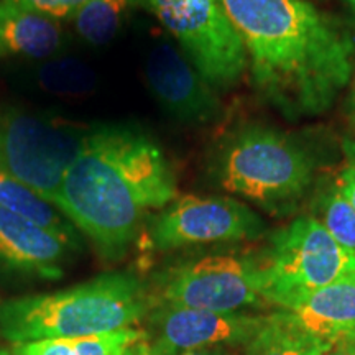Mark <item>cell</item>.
Returning <instances> with one entry per match:
<instances>
[{
    "instance_id": "3",
    "label": "cell",
    "mask_w": 355,
    "mask_h": 355,
    "mask_svg": "<svg viewBox=\"0 0 355 355\" xmlns=\"http://www.w3.org/2000/svg\"><path fill=\"white\" fill-rule=\"evenodd\" d=\"M150 298L135 275L117 272L69 290L0 304V334L15 344L128 329L145 316Z\"/></svg>"
},
{
    "instance_id": "20",
    "label": "cell",
    "mask_w": 355,
    "mask_h": 355,
    "mask_svg": "<svg viewBox=\"0 0 355 355\" xmlns=\"http://www.w3.org/2000/svg\"><path fill=\"white\" fill-rule=\"evenodd\" d=\"M321 224L332 239L355 257V211L336 186L324 191L319 198Z\"/></svg>"
},
{
    "instance_id": "30",
    "label": "cell",
    "mask_w": 355,
    "mask_h": 355,
    "mask_svg": "<svg viewBox=\"0 0 355 355\" xmlns=\"http://www.w3.org/2000/svg\"><path fill=\"white\" fill-rule=\"evenodd\" d=\"M350 334H354V336H355V327H354V329H352V331H350Z\"/></svg>"
},
{
    "instance_id": "6",
    "label": "cell",
    "mask_w": 355,
    "mask_h": 355,
    "mask_svg": "<svg viewBox=\"0 0 355 355\" xmlns=\"http://www.w3.org/2000/svg\"><path fill=\"white\" fill-rule=\"evenodd\" d=\"M261 296L279 309L300 296L355 273V257L314 217H298L273 235L259 265Z\"/></svg>"
},
{
    "instance_id": "29",
    "label": "cell",
    "mask_w": 355,
    "mask_h": 355,
    "mask_svg": "<svg viewBox=\"0 0 355 355\" xmlns=\"http://www.w3.org/2000/svg\"><path fill=\"white\" fill-rule=\"evenodd\" d=\"M0 355H15V354H13L12 350H7V349L0 347Z\"/></svg>"
},
{
    "instance_id": "24",
    "label": "cell",
    "mask_w": 355,
    "mask_h": 355,
    "mask_svg": "<svg viewBox=\"0 0 355 355\" xmlns=\"http://www.w3.org/2000/svg\"><path fill=\"white\" fill-rule=\"evenodd\" d=\"M122 355H155L152 350V345H150V340L146 334L144 332L139 339H135L133 343L125 349V352Z\"/></svg>"
},
{
    "instance_id": "2",
    "label": "cell",
    "mask_w": 355,
    "mask_h": 355,
    "mask_svg": "<svg viewBox=\"0 0 355 355\" xmlns=\"http://www.w3.org/2000/svg\"><path fill=\"white\" fill-rule=\"evenodd\" d=\"M170 159L144 128L94 123L53 206L94 242L104 259L125 254L145 216L176 199Z\"/></svg>"
},
{
    "instance_id": "14",
    "label": "cell",
    "mask_w": 355,
    "mask_h": 355,
    "mask_svg": "<svg viewBox=\"0 0 355 355\" xmlns=\"http://www.w3.org/2000/svg\"><path fill=\"white\" fill-rule=\"evenodd\" d=\"M66 43L58 20L0 0V60L48 61L63 55Z\"/></svg>"
},
{
    "instance_id": "21",
    "label": "cell",
    "mask_w": 355,
    "mask_h": 355,
    "mask_svg": "<svg viewBox=\"0 0 355 355\" xmlns=\"http://www.w3.org/2000/svg\"><path fill=\"white\" fill-rule=\"evenodd\" d=\"M21 8L42 13L55 20L74 19V15L86 6L89 0H3Z\"/></svg>"
},
{
    "instance_id": "16",
    "label": "cell",
    "mask_w": 355,
    "mask_h": 355,
    "mask_svg": "<svg viewBox=\"0 0 355 355\" xmlns=\"http://www.w3.org/2000/svg\"><path fill=\"white\" fill-rule=\"evenodd\" d=\"M334 343L300 329L277 311L245 347L247 355H326Z\"/></svg>"
},
{
    "instance_id": "5",
    "label": "cell",
    "mask_w": 355,
    "mask_h": 355,
    "mask_svg": "<svg viewBox=\"0 0 355 355\" xmlns=\"http://www.w3.org/2000/svg\"><path fill=\"white\" fill-rule=\"evenodd\" d=\"M92 125L37 110L0 107V170L53 204Z\"/></svg>"
},
{
    "instance_id": "13",
    "label": "cell",
    "mask_w": 355,
    "mask_h": 355,
    "mask_svg": "<svg viewBox=\"0 0 355 355\" xmlns=\"http://www.w3.org/2000/svg\"><path fill=\"white\" fill-rule=\"evenodd\" d=\"M279 313L309 334L337 340L355 327V273L300 296Z\"/></svg>"
},
{
    "instance_id": "8",
    "label": "cell",
    "mask_w": 355,
    "mask_h": 355,
    "mask_svg": "<svg viewBox=\"0 0 355 355\" xmlns=\"http://www.w3.org/2000/svg\"><path fill=\"white\" fill-rule=\"evenodd\" d=\"M159 296L180 308L237 313L263 301L259 263L234 255L202 257L170 270Z\"/></svg>"
},
{
    "instance_id": "18",
    "label": "cell",
    "mask_w": 355,
    "mask_h": 355,
    "mask_svg": "<svg viewBox=\"0 0 355 355\" xmlns=\"http://www.w3.org/2000/svg\"><path fill=\"white\" fill-rule=\"evenodd\" d=\"M139 6L140 0H89L74 15V28L86 43L104 46L117 37L130 12Z\"/></svg>"
},
{
    "instance_id": "12",
    "label": "cell",
    "mask_w": 355,
    "mask_h": 355,
    "mask_svg": "<svg viewBox=\"0 0 355 355\" xmlns=\"http://www.w3.org/2000/svg\"><path fill=\"white\" fill-rule=\"evenodd\" d=\"M73 250L76 248L50 230L0 207V260L10 268L60 278Z\"/></svg>"
},
{
    "instance_id": "26",
    "label": "cell",
    "mask_w": 355,
    "mask_h": 355,
    "mask_svg": "<svg viewBox=\"0 0 355 355\" xmlns=\"http://www.w3.org/2000/svg\"><path fill=\"white\" fill-rule=\"evenodd\" d=\"M178 355H227L222 349L209 347V349H196V350H188V352L178 354Z\"/></svg>"
},
{
    "instance_id": "22",
    "label": "cell",
    "mask_w": 355,
    "mask_h": 355,
    "mask_svg": "<svg viewBox=\"0 0 355 355\" xmlns=\"http://www.w3.org/2000/svg\"><path fill=\"white\" fill-rule=\"evenodd\" d=\"M347 155V153H345ZM337 188L344 194L345 199L350 202V206L355 211V157L347 155V165L340 171L339 181H337Z\"/></svg>"
},
{
    "instance_id": "23",
    "label": "cell",
    "mask_w": 355,
    "mask_h": 355,
    "mask_svg": "<svg viewBox=\"0 0 355 355\" xmlns=\"http://www.w3.org/2000/svg\"><path fill=\"white\" fill-rule=\"evenodd\" d=\"M326 355H355V336L349 332L339 337Z\"/></svg>"
},
{
    "instance_id": "9",
    "label": "cell",
    "mask_w": 355,
    "mask_h": 355,
    "mask_svg": "<svg viewBox=\"0 0 355 355\" xmlns=\"http://www.w3.org/2000/svg\"><path fill=\"white\" fill-rule=\"evenodd\" d=\"M263 230L260 217L245 204L222 196H183L170 202L150 224L158 250L254 239Z\"/></svg>"
},
{
    "instance_id": "4",
    "label": "cell",
    "mask_w": 355,
    "mask_h": 355,
    "mask_svg": "<svg viewBox=\"0 0 355 355\" xmlns=\"http://www.w3.org/2000/svg\"><path fill=\"white\" fill-rule=\"evenodd\" d=\"M316 165L313 152L290 133L245 125L222 141L212 163V178L229 193L266 209H278L304 196Z\"/></svg>"
},
{
    "instance_id": "10",
    "label": "cell",
    "mask_w": 355,
    "mask_h": 355,
    "mask_svg": "<svg viewBox=\"0 0 355 355\" xmlns=\"http://www.w3.org/2000/svg\"><path fill=\"white\" fill-rule=\"evenodd\" d=\"M268 316L180 308L163 303L150 316L155 355H178L220 344L247 345L263 329Z\"/></svg>"
},
{
    "instance_id": "11",
    "label": "cell",
    "mask_w": 355,
    "mask_h": 355,
    "mask_svg": "<svg viewBox=\"0 0 355 355\" xmlns=\"http://www.w3.org/2000/svg\"><path fill=\"white\" fill-rule=\"evenodd\" d=\"M145 81L158 105L184 123H207L219 117L220 102L180 46L158 42L145 61Z\"/></svg>"
},
{
    "instance_id": "1",
    "label": "cell",
    "mask_w": 355,
    "mask_h": 355,
    "mask_svg": "<svg viewBox=\"0 0 355 355\" xmlns=\"http://www.w3.org/2000/svg\"><path fill=\"white\" fill-rule=\"evenodd\" d=\"M259 94L286 119L332 107L352 79L355 40L308 0H219Z\"/></svg>"
},
{
    "instance_id": "25",
    "label": "cell",
    "mask_w": 355,
    "mask_h": 355,
    "mask_svg": "<svg viewBox=\"0 0 355 355\" xmlns=\"http://www.w3.org/2000/svg\"><path fill=\"white\" fill-rule=\"evenodd\" d=\"M349 117H350V123H352L355 130V78L352 79V86H350V92H349Z\"/></svg>"
},
{
    "instance_id": "28",
    "label": "cell",
    "mask_w": 355,
    "mask_h": 355,
    "mask_svg": "<svg viewBox=\"0 0 355 355\" xmlns=\"http://www.w3.org/2000/svg\"><path fill=\"white\" fill-rule=\"evenodd\" d=\"M343 2H344V6L347 7L350 15H352L354 20H355V0H343Z\"/></svg>"
},
{
    "instance_id": "27",
    "label": "cell",
    "mask_w": 355,
    "mask_h": 355,
    "mask_svg": "<svg viewBox=\"0 0 355 355\" xmlns=\"http://www.w3.org/2000/svg\"><path fill=\"white\" fill-rule=\"evenodd\" d=\"M344 150L347 155H354L355 157V141L352 140H344Z\"/></svg>"
},
{
    "instance_id": "19",
    "label": "cell",
    "mask_w": 355,
    "mask_h": 355,
    "mask_svg": "<svg viewBox=\"0 0 355 355\" xmlns=\"http://www.w3.org/2000/svg\"><path fill=\"white\" fill-rule=\"evenodd\" d=\"M38 86L58 96H86L97 86L96 71L74 58H53L35 69Z\"/></svg>"
},
{
    "instance_id": "17",
    "label": "cell",
    "mask_w": 355,
    "mask_h": 355,
    "mask_svg": "<svg viewBox=\"0 0 355 355\" xmlns=\"http://www.w3.org/2000/svg\"><path fill=\"white\" fill-rule=\"evenodd\" d=\"M144 331L119 329L102 334L48 339L38 343L17 344L15 355H122L133 340L139 339Z\"/></svg>"
},
{
    "instance_id": "7",
    "label": "cell",
    "mask_w": 355,
    "mask_h": 355,
    "mask_svg": "<svg viewBox=\"0 0 355 355\" xmlns=\"http://www.w3.org/2000/svg\"><path fill=\"white\" fill-rule=\"evenodd\" d=\"M214 89H227L248 68L245 48L219 0H140Z\"/></svg>"
},
{
    "instance_id": "15",
    "label": "cell",
    "mask_w": 355,
    "mask_h": 355,
    "mask_svg": "<svg viewBox=\"0 0 355 355\" xmlns=\"http://www.w3.org/2000/svg\"><path fill=\"white\" fill-rule=\"evenodd\" d=\"M0 207L42 225L43 229L50 230L68 242L71 247H79L76 227L68 219H64L51 202L2 170H0Z\"/></svg>"
}]
</instances>
